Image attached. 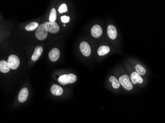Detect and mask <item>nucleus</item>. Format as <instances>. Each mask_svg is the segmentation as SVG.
<instances>
[{"label":"nucleus","mask_w":165,"mask_h":123,"mask_svg":"<svg viewBox=\"0 0 165 123\" xmlns=\"http://www.w3.org/2000/svg\"><path fill=\"white\" fill-rule=\"evenodd\" d=\"M109 81L111 82L112 87L114 89H118L120 87L121 84H120L119 81L115 76H110L109 78Z\"/></svg>","instance_id":"obj_17"},{"label":"nucleus","mask_w":165,"mask_h":123,"mask_svg":"<svg viewBox=\"0 0 165 123\" xmlns=\"http://www.w3.org/2000/svg\"><path fill=\"white\" fill-rule=\"evenodd\" d=\"M60 56V51L57 48H54L51 50L48 54V57L50 60L52 62H56L59 59Z\"/></svg>","instance_id":"obj_7"},{"label":"nucleus","mask_w":165,"mask_h":123,"mask_svg":"<svg viewBox=\"0 0 165 123\" xmlns=\"http://www.w3.org/2000/svg\"><path fill=\"white\" fill-rule=\"evenodd\" d=\"M61 21L64 23H68L70 20V17L69 16L64 15V16H61Z\"/></svg>","instance_id":"obj_21"},{"label":"nucleus","mask_w":165,"mask_h":123,"mask_svg":"<svg viewBox=\"0 0 165 123\" xmlns=\"http://www.w3.org/2000/svg\"><path fill=\"white\" fill-rule=\"evenodd\" d=\"M80 49L82 54L85 56H89L91 53V47L89 44L86 42H83L81 43Z\"/></svg>","instance_id":"obj_6"},{"label":"nucleus","mask_w":165,"mask_h":123,"mask_svg":"<svg viewBox=\"0 0 165 123\" xmlns=\"http://www.w3.org/2000/svg\"><path fill=\"white\" fill-rule=\"evenodd\" d=\"M110 51V48L107 46H101L97 50V53L99 56H102L108 53Z\"/></svg>","instance_id":"obj_15"},{"label":"nucleus","mask_w":165,"mask_h":123,"mask_svg":"<svg viewBox=\"0 0 165 123\" xmlns=\"http://www.w3.org/2000/svg\"><path fill=\"white\" fill-rule=\"evenodd\" d=\"M51 91L53 95L59 96L63 94V90L61 86L57 85L54 84L51 86Z\"/></svg>","instance_id":"obj_13"},{"label":"nucleus","mask_w":165,"mask_h":123,"mask_svg":"<svg viewBox=\"0 0 165 123\" xmlns=\"http://www.w3.org/2000/svg\"><path fill=\"white\" fill-rule=\"evenodd\" d=\"M48 32L52 33H56L58 32L59 30V26L58 25L57 22H46L44 23Z\"/></svg>","instance_id":"obj_5"},{"label":"nucleus","mask_w":165,"mask_h":123,"mask_svg":"<svg viewBox=\"0 0 165 123\" xmlns=\"http://www.w3.org/2000/svg\"><path fill=\"white\" fill-rule=\"evenodd\" d=\"M107 33L109 37L112 39H115L117 38V30L115 26L112 25H109L108 26Z\"/></svg>","instance_id":"obj_11"},{"label":"nucleus","mask_w":165,"mask_h":123,"mask_svg":"<svg viewBox=\"0 0 165 123\" xmlns=\"http://www.w3.org/2000/svg\"><path fill=\"white\" fill-rule=\"evenodd\" d=\"M39 26L38 22H33L26 26L25 29L27 31H32L38 28Z\"/></svg>","instance_id":"obj_16"},{"label":"nucleus","mask_w":165,"mask_h":123,"mask_svg":"<svg viewBox=\"0 0 165 123\" xmlns=\"http://www.w3.org/2000/svg\"><path fill=\"white\" fill-rule=\"evenodd\" d=\"M28 96V90L26 88L22 89L18 96V99L20 102H23L26 101Z\"/></svg>","instance_id":"obj_10"},{"label":"nucleus","mask_w":165,"mask_h":123,"mask_svg":"<svg viewBox=\"0 0 165 123\" xmlns=\"http://www.w3.org/2000/svg\"><path fill=\"white\" fill-rule=\"evenodd\" d=\"M120 84L126 90L130 91L133 88V84L130 80V78L126 74L120 76L119 79Z\"/></svg>","instance_id":"obj_2"},{"label":"nucleus","mask_w":165,"mask_h":123,"mask_svg":"<svg viewBox=\"0 0 165 123\" xmlns=\"http://www.w3.org/2000/svg\"><path fill=\"white\" fill-rule=\"evenodd\" d=\"M8 63L11 69L16 70L20 64L19 58L16 55H10V56L8 57Z\"/></svg>","instance_id":"obj_4"},{"label":"nucleus","mask_w":165,"mask_h":123,"mask_svg":"<svg viewBox=\"0 0 165 123\" xmlns=\"http://www.w3.org/2000/svg\"><path fill=\"white\" fill-rule=\"evenodd\" d=\"M10 67L8 62L2 60L0 62V71L3 73H7L10 71Z\"/></svg>","instance_id":"obj_14"},{"label":"nucleus","mask_w":165,"mask_h":123,"mask_svg":"<svg viewBox=\"0 0 165 123\" xmlns=\"http://www.w3.org/2000/svg\"><path fill=\"white\" fill-rule=\"evenodd\" d=\"M136 72L140 75H144L146 74V70L140 65H137L136 66Z\"/></svg>","instance_id":"obj_18"},{"label":"nucleus","mask_w":165,"mask_h":123,"mask_svg":"<svg viewBox=\"0 0 165 123\" xmlns=\"http://www.w3.org/2000/svg\"><path fill=\"white\" fill-rule=\"evenodd\" d=\"M91 35L94 38H98L102 35V30L101 27L98 25L94 26L91 30Z\"/></svg>","instance_id":"obj_9"},{"label":"nucleus","mask_w":165,"mask_h":123,"mask_svg":"<svg viewBox=\"0 0 165 123\" xmlns=\"http://www.w3.org/2000/svg\"><path fill=\"white\" fill-rule=\"evenodd\" d=\"M130 79L133 84L136 85L137 83L141 84L143 82V79L141 75H140L137 72H132V74H130Z\"/></svg>","instance_id":"obj_8"},{"label":"nucleus","mask_w":165,"mask_h":123,"mask_svg":"<svg viewBox=\"0 0 165 123\" xmlns=\"http://www.w3.org/2000/svg\"><path fill=\"white\" fill-rule=\"evenodd\" d=\"M42 52H43V48H42V46H37L35 48L34 52L32 56V58H31L32 60L34 61H36L37 60L39 59V58L40 57L41 54H42Z\"/></svg>","instance_id":"obj_12"},{"label":"nucleus","mask_w":165,"mask_h":123,"mask_svg":"<svg viewBox=\"0 0 165 123\" xmlns=\"http://www.w3.org/2000/svg\"><path fill=\"white\" fill-rule=\"evenodd\" d=\"M77 80V76L72 74H64L59 76L58 79V81L62 85L73 83Z\"/></svg>","instance_id":"obj_1"},{"label":"nucleus","mask_w":165,"mask_h":123,"mask_svg":"<svg viewBox=\"0 0 165 123\" xmlns=\"http://www.w3.org/2000/svg\"><path fill=\"white\" fill-rule=\"evenodd\" d=\"M68 10H67V5L65 4H63L59 7V8H58V11H59L60 14H62L64 12H67Z\"/></svg>","instance_id":"obj_20"},{"label":"nucleus","mask_w":165,"mask_h":123,"mask_svg":"<svg viewBox=\"0 0 165 123\" xmlns=\"http://www.w3.org/2000/svg\"><path fill=\"white\" fill-rule=\"evenodd\" d=\"M35 36L39 40H44L48 36V31L46 30L44 24H41L35 32Z\"/></svg>","instance_id":"obj_3"},{"label":"nucleus","mask_w":165,"mask_h":123,"mask_svg":"<svg viewBox=\"0 0 165 123\" xmlns=\"http://www.w3.org/2000/svg\"><path fill=\"white\" fill-rule=\"evenodd\" d=\"M57 19V13L55 8H52L50 12V16H49V21L51 22H55Z\"/></svg>","instance_id":"obj_19"}]
</instances>
